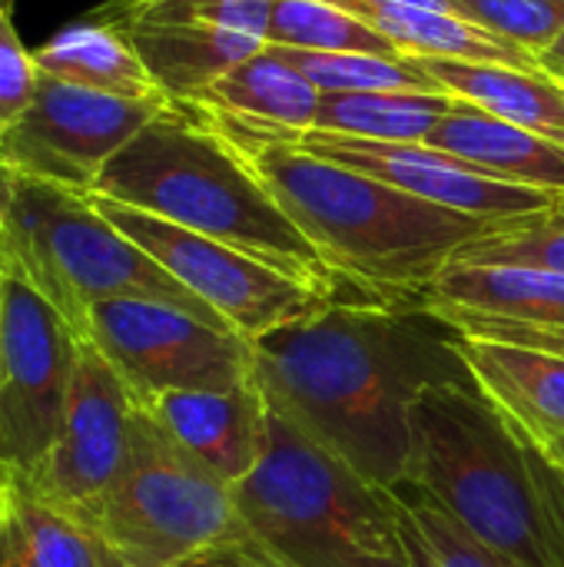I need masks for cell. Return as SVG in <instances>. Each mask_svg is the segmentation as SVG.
I'll list each match as a JSON object with an SVG mask.
<instances>
[{
    "mask_svg": "<svg viewBox=\"0 0 564 567\" xmlns=\"http://www.w3.org/2000/svg\"><path fill=\"white\" fill-rule=\"evenodd\" d=\"M469 379L462 336L422 302L342 296L253 342L266 405L376 488L406 475L419 395Z\"/></svg>",
    "mask_w": 564,
    "mask_h": 567,
    "instance_id": "1",
    "label": "cell"
},
{
    "mask_svg": "<svg viewBox=\"0 0 564 567\" xmlns=\"http://www.w3.org/2000/svg\"><path fill=\"white\" fill-rule=\"evenodd\" d=\"M203 123L243 156L329 269L362 296L416 302L435 276L492 226L312 156L293 140Z\"/></svg>",
    "mask_w": 564,
    "mask_h": 567,
    "instance_id": "2",
    "label": "cell"
},
{
    "mask_svg": "<svg viewBox=\"0 0 564 567\" xmlns=\"http://www.w3.org/2000/svg\"><path fill=\"white\" fill-rule=\"evenodd\" d=\"M402 482L509 561L564 567V472L499 415L475 379L419 395Z\"/></svg>",
    "mask_w": 564,
    "mask_h": 567,
    "instance_id": "3",
    "label": "cell"
},
{
    "mask_svg": "<svg viewBox=\"0 0 564 567\" xmlns=\"http://www.w3.org/2000/svg\"><path fill=\"white\" fill-rule=\"evenodd\" d=\"M90 196L226 243L322 299L362 296L329 269L243 156L183 103L150 120L100 169Z\"/></svg>",
    "mask_w": 564,
    "mask_h": 567,
    "instance_id": "4",
    "label": "cell"
},
{
    "mask_svg": "<svg viewBox=\"0 0 564 567\" xmlns=\"http://www.w3.org/2000/svg\"><path fill=\"white\" fill-rule=\"evenodd\" d=\"M233 505L243 535L286 567H409L389 492L273 409L263 458Z\"/></svg>",
    "mask_w": 564,
    "mask_h": 567,
    "instance_id": "5",
    "label": "cell"
},
{
    "mask_svg": "<svg viewBox=\"0 0 564 567\" xmlns=\"http://www.w3.org/2000/svg\"><path fill=\"white\" fill-rule=\"evenodd\" d=\"M0 246L23 276L80 336L86 312L106 299H153L226 326L150 252L123 236L90 196L57 183L0 169Z\"/></svg>",
    "mask_w": 564,
    "mask_h": 567,
    "instance_id": "6",
    "label": "cell"
},
{
    "mask_svg": "<svg viewBox=\"0 0 564 567\" xmlns=\"http://www.w3.org/2000/svg\"><path fill=\"white\" fill-rule=\"evenodd\" d=\"M83 528L116 567H180L243 532L233 488L189 458L143 405L130 462Z\"/></svg>",
    "mask_w": 564,
    "mask_h": 567,
    "instance_id": "7",
    "label": "cell"
},
{
    "mask_svg": "<svg viewBox=\"0 0 564 567\" xmlns=\"http://www.w3.org/2000/svg\"><path fill=\"white\" fill-rule=\"evenodd\" d=\"M83 336L7 266L0 316V478L30 485L63 422Z\"/></svg>",
    "mask_w": 564,
    "mask_h": 567,
    "instance_id": "8",
    "label": "cell"
},
{
    "mask_svg": "<svg viewBox=\"0 0 564 567\" xmlns=\"http://www.w3.org/2000/svg\"><path fill=\"white\" fill-rule=\"evenodd\" d=\"M83 339L116 369L136 402L166 392H226L253 379V342L170 302H96Z\"/></svg>",
    "mask_w": 564,
    "mask_h": 567,
    "instance_id": "9",
    "label": "cell"
},
{
    "mask_svg": "<svg viewBox=\"0 0 564 567\" xmlns=\"http://www.w3.org/2000/svg\"><path fill=\"white\" fill-rule=\"evenodd\" d=\"M90 199L123 236L150 252L180 286H186L246 342H256L332 302L226 243L189 233L123 203L100 196Z\"/></svg>",
    "mask_w": 564,
    "mask_h": 567,
    "instance_id": "10",
    "label": "cell"
},
{
    "mask_svg": "<svg viewBox=\"0 0 564 567\" xmlns=\"http://www.w3.org/2000/svg\"><path fill=\"white\" fill-rule=\"evenodd\" d=\"M170 106L173 100H123L40 73L30 106L0 136V163L90 196L100 169Z\"/></svg>",
    "mask_w": 564,
    "mask_h": 567,
    "instance_id": "11",
    "label": "cell"
},
{
    "mask_svg": "<svg viewBox=\"0 0 564 567\" xmlns=\"http://www.w3.org/2000/svg\"><path fill=\"white\" fill-rule=\"evenodd\" d=\"M136 415L140 402L130 385L83 339L57 442L40 475L20 488L83 525L130 462Z\"/></svg>",
    "mask_w": 564,
    "mask_h": 567,
    "instance_id": "12",
    "label": "cell"
},
{
    "mask_svg": "<svg viewBox=\"0 0 564 567\" xmlns=\"http://www.w3.org/2000/svg\"><path fill=\"white\" fill-rule=\"evenodd\" d=\"M462 339L564 355V276L452 259L416 299Z\"/></svg>",
    "mask_w": 564,
    "mask_h": 567,
    "instance_id": "13",
    "label": "cell"
},
{
    "mask_svg": "<svg viewBox=\"0 0 564 567\" xmlns=\"http://www.w3.org/2000/svg\"><path fill=\"white\" fill-rule=\"evenodd\" d=\"M299 146L309 150L312 156L332 159V163L366 173L379 183H389L416 199L465 213V216L492 223V226L552 209L558 199L542 189L512 186V183L479 176L469 166H462L459 159H452L442 150H432L425 143H379V140H356V136L309 130L299 140Z\"/></svg>",
    "mask_w": 564,
    "mask_h": 567,
    "instance_id": "14",
    "label": "cell"
},
{
    "mask_svg": "<svg viewBox=\"0 0 564 567\" xmlns=\"http://www.w3.org/2000/svg\"><path fill=\"white\" fill-rule=\"evenodd\" d=\"M140 405L189 458L229 488L263 458L269 405L253 379L226 392H166Z\"/></svg>",
    "mask_w": 564,
    "mask_h": 567,
    "instance_id": "15",
    "label": "cell"
},
{
    "mask_svg": "<svg viewBox=\"0 0 564 567\" xmlns=\"http://www.w3.org/2000/svg\"><path fill=\"white\" fill-rule=\"evenodd\" d=\"M319 100L322 93L266 47L263 53L216 76L183 106L209 123L299 143L316 126Z\"/></svg>",
    "mask_w": 564,
    "mask_h": 567,
    "instance_id": "16",
    "label": "cell"
},
{
    "mask_svg": "<svg viewBox=\"0 0 564 567\" xmlns=\"http://www.w3.org/2000/svg\"><path fill=\"white\" fill-rule=\"evenodd\" d=\"M462 359L499 415L535 449L564 442V355L462 339Z\"/></svg>",
    "mask_w": 564,
    "mask_h": 567,
    "instance_id": "17",
    "label": "cell"
},
{
    "mask_svg": "<svg viewBox=\"0 0 564 567\" xmlns=\"http://www.w3.org/2000/svg\"><path fill=\"white\" fill-rule=\"evenodd\" d=\"M422 143L442 150L479 176L564 196L562 143L489 116L472 103L455 100V106Z\"/></svg>",
    "mask_w": 564,
    "mask_h": 567,
    "instance_id": "18",
    "label": "cell"
},
{
    "mask_svg": "<svg viewBox=\"0 0 564 567\" xmlns=\"http://www.w3.org/2000/svg\"><path fill=\"white\" fill-rule=\"evenodd\" d=\"M432 83L479 106L489 116L532 130L564 146V83L542 70L512 66V63H475V60H435L409 56Z\"/></svg>",
    "mask_w": 564,
    "mask_h": 567,
    "instance_id": "19",
    "label": "cell"
},
{
    "mask_svg": "<svg viewBox=\"0 0 564 567\" xmlns=\"http://www.w3.org/2000/svg\"><path fill=\"white\" fill-rule=\"evenodd\" d=\"M133 40L136 53L143 56L153 80L173 103H186L216 76L229 73L243 60L266 50L263 37L199 27V23H140L126 20L116 23Z\"/></svg>",
    "mask_w": 564,
    "mask_h": 567,
    "instance_id": "20",
    "label": "cell"
},
{
    "mask_svg": "<svg viewBox=\"0 0 564 567\" xmlns=\"http://www.w3.org/2000/svg\"><path fill=\"white\" fill-rule=\"evenodd\" d=\"M43 76L96 90L123 100H170L146 70L126 30L113 20H83L57 30L47 43L33 47Z\"/></svg>",
    "mask_w": 564,
    "mask_h": 567,
    "instance_id": "21",
    "label": "cell"
},
{
    "mask_svg": "<svg viewBox=\"0 0 564 567\" xmlns=\"http://www.w3.org/2000/svg\"><path fill=\"white\" fill-rule=\"evenodd\" d=\"M342 7L362 17L372 30H379L402 56L512 63V66L539 70L532 53L452 10L409 7V3H342Z\"/></svg>",
    "mask_w": 564,
    "mask_h": 567,
    "instance_id": "22",
    "label": "cell"
},
{
    "mask_svg": "<svg viewBox=\"0 0 564 567\" xmlns=\"http://www.w3.org/2000/svg\"><path fill=\"white\" fill-rule=\"evenodd\" d=\"M0 567H116L73 518L20 485H7L0 515Z\"/></svg>",
    "mask_w": 564,
    "mask_h": 567,
    "instance_id": "23",
    "label": "cell"
},
{
    "mask_svg": "<svg viewBox=\"0 0 564 567\" xmlns=\"http://www.w3.org/2000/svg\"><path fill=\"white\" fill-rule=\"evenodd\" d=\"M452 106L455 96L449 93H322L312 130L379 143H422Z\"/></svg>",
    "mask_w": 564,
    "mask_h": 567,
    "instance_id": "24",
    "label": "cell"
},
{
    "mask_svg": "<svg viewBox=\"0 0 564 567\" xmlns=\"http://www.w3.org/2000/svg\"><path fill=\"white\" fill-rule=\"evenodd\" d=\"M386 492L396 512L409 567H522L469 535L416 485L396 482Z\"/></svg>",
    "mask_w": 564,
    "mask_h": 567,
    "instance_id": "25",
    "label": "cell"
},
{
    "mask_svg": "<svg viewBox=\"0 0 564 567\" xmlns=\"http://www.w3.org/2000/svg\"><path fill=\"white\" fill-rule=\"evenodd\" d=\"M266 47L402 56L362 17H356L352 10L329 3V0H276L273 13H269Z\"/></svg>",
    "mask_w": 564,
    "mask_h": 567,
    "instance_id": "26",
    "label": "cell"
},
{
    "mask_svg": "<svg viewBox=\"0 0 564 567\" xmlns=\"http://www.w3.org/2000/svg\"><path fill=\"white\" fill-rule=\"evenodd\" d=\"M279 60L299 70L319 93H382V90H412V93H442L432 76H425L409 56H379V53H319V50H289L269 47Z\"/></svg>",
    "mask_w": 564,
    "mask_h": 567,
    "instance_id": "27",
    "label": "cell"
},
{
    "mask_svg": "<svg viewBox=\"0 0 564 567\" xmlns=\"http://www.w3.org/2000/svg\"><path fill=\"white\" fill-rule=\"evenodd\" d=\"M455 259L489 266H532L564 276V213L542 209L522 219H505L475 236Z\"/></svg>",
    "mask_w": 564,
    "mask_h": 567,
    "instance_id": "28",
    "label": "cell"
},
{
    "mask_svg": "<svg viewBox=\"0 0 564 567\" xmlns=\"http://www.w3.org/2000/svg\"><path fill=\"white\" fill-rule=\"evenodd\" d=\"M276 0H116L113 23H199L266 40Z\"/></svg>",
    "mask_w": 564,
    "mask_h": 567,
    "instance_id": "29",
    "label": "cell"
},
{
    "mask_svg": "<svg viewBox=\"0 0 564 567\" xmlns=\"http://www.w3.org/2000/svg\"><path fill=\"white\" fill-rule=\"evenodd\" d=\"M455 10L489 33L542 53L564 33V0H452Z\"/></svg>",
    "mask_w": 564,
    "mask_h": 567,
    "instance_id": "30",
    "label": "cell"
},
{
    "mask_svg": "<svg viewBox=\"0 0 564 567\" xmlns=\"http://www.w3.org/2000/svg\"><path fill=\"white\" fill-rule=\"evenodd\" d=\"M40 70L33 50L17 33L7 0H0V136L23 116L33 100Z\"/></svg>",
    "mask_w": 564,
    "mask_h": 567,
    "instance_id": "31",
    "label": "cell"
},
{
    "mask_svg": "<svg viewBox=\"0 0 564 567\" xmlns=\"http://www.w3.org/2000/svg\"><path fill=\"white\" fill-rule=\"evenodd\" d=\"M180 567H286L276 561L266 548H259L249 535H233L206 551H199L196 558L183 561Z\"/></svg>",
    "mask_w": 564,
    "mask_h": 567,
    "instance_id": "32",
    "label": "cell"
},
{
    "mask_svg": "<svg viewBox=\"0 0 564 567\" xmlns=\"http://www.w3.org/2000/svg\"><path fill=\"white\" fill-rule=\"evenodd\" d=\"M535 63H539L542 73H548L552 80L564 83V33L555 43H548L542 53H535Z\"/></svg>",
    "mask_w": 564,
    "mask_h": 567,
    "instance_id": "33",
    "label": "cell"
},
{
    "mask_svg": "<svg viewBox=\"0 0 564 567\" xmlns=\"http://www.w3.org/2000/svg\"><path fill=\"white\" fill-rule=\"evenodd\" d=\"M329 3H409V7H432V10H452V13H459L455 10V3L452 0H329Z\"/></svg>",
    "mask_w": 564,
    "mask_h": 567,
    "instance_id": "34",
    "label": "cell"
},
{
    "mask_svg": "<svg viewBox=\"0 0 564 567\" xmlns=\"http://www.w3.org/2000/svg\"><path fill=\"white\" fill-rule=\"evenodd\" d=\"M545 455H548V458H552V462H555V465L564 472V442L552 445V449H545Z\"/></svg>",
    "mask_w": 564,
    "mask_h": 567,
    "instance_id": "35",
    "label": "cell"
},
{
    "mask_svg": "<svg viewBox=\"0 0 564 567\" xmlns=\"http://www.w3.org/2000/svg\"><path fill=\"white\" fill-rule=\"evenodd\" d=\"M3 282H7V256H3V246H0V316H3Z\"/></svg>",
    "mask_w": 564,
    "mask_h": 567,
    "instance_id": "36",
    "label": "cell"
},
{
    "mask_svg": "<svg viewBox=\"0 0 564 567\" xmlns=\"http://www.w3.org/2000/svg\"><path fill=\"white\" fill-rule=\"evenodd\" d=\"M3 498H7V482L0 478V515H3Z\"/></svg>",
    "mask_w": 564,
    "mask_h": 567,
    "instance_id": "37",
    "label": "cell"
},
{
    "mask_svg": "<svg viewBox=\"0 0 564 567\" xmlns=\"http://www.w3.org/2000/svg\"><path fill=\"white\" fill-rule=\"evenodd\" d=\"M555 209H558V213H564V196H558V199H555Z\"/></svg>",
    "mask_w": 564,
    "mask_h": 567,
    "instance_id": "38",
    "label": "cell"
},
{
    "mask_svg": "<svg viewBox=\"0 0 564 567\" xmlns=\"http://www.w3.org/2000/svg\"><path fill=\"white\" fill-rule=\"evenodd\" d=\"M0 169H3V163H0Z\"/></svg>",
    "mask_w": 564,
    "mask_h": 567,
    "instance_id": "39",
    "label": "cell"
}]
</instances>
